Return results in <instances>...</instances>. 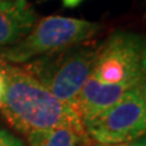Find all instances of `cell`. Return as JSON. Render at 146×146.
<instances>
[{
  "label": "cell",
  "instance_id": "obj_1",
  "mask_svg": "<svg viewBox=\"0 0 146 146\" xmlns=\"http://www.w3.org/2000/svg\"><path fill=\"white\" fill-rule=\"evenodd\" d=\"M5 90L0 102L9 123L25 134L56 127L85 130L78 112L55 98L25 67L4 61Z\"/></svg>",
  "mask_w": 146,
  "mask_h": 146
},
{
  "label": "cell",
  "instance_id": "obj_2",
  "mask_svg": "<svg viewBox=\"0 0 146 146\" xmlns=\"http://www.w3.org/2000/svg\"><path fill=\"white\" fill-rule=\"evenodd\" d=\"M101 26L96 22L63 16H48L35 22L21 40L0 50V60L26 63L34 57L70 50L89 40Z\"/></svg>",
  "mask_w": 146,
  "mask_h": 146
},
{
  "label": "cell",
  "instance_id": "obj_3",
  "mask_svg": "<svg viewBox=\"0 0 146 146\" xmlns=\"http://www.w3.org/2000/svg\"><path fill=\"white\" fill-rule=\"evenodd\" d=\"M65 51L55 57L48 55L25 68L55 98L76 110L78 95L93 73L98 49L84 48Z\"/></svg>",
  "mask_w": 146,
  "mask_h": 146
},
{
  "label": "cell",
  "instance_id": "obj_4",
  "mask_svg": "<svg viewBox=\"0 0 146 146\" xmlns=\"http://www.w3.org/2000/svg\"><path fill=\"white\" fill-rule=\"evenodd\" d=\"M88 136L99 145H124L146 133L143 85L130 89L117 104L83 122Z\"/></svg>",
  "mask_w": 146,
  "mask_h": 146
},
{
  "label": "cell",
  "instance_id": "obj_5",
  "mask_svg": "<svg viewBox=\"0 0 146 146\" xmlns=\"http://www.w3.org/2000/svg\"><path fill=\"white\" fill-rule=\"evenodd\" d=\"M144 40L128 32L112 34L98 48L91 77L101 83L127 85L129 88L144 84L145 73L141 67Z\"/></svg>",
  "mask_w": 146,
  "mask_h": 146
},
{
  "label": "cell",
  "instance_id": "obj_6",
  "mask_svg": "<svg viewBox=\"0 0 146 146\" xmlns=\"http://www.w3.org/2000/svg\"><path fill=\"white\" fill-rule=\"evenodd\" d=\"M130 89L127 85L101 83L90 76L78 95L76 110L82 121H88L117 104Z\"/></svg>",
  "mask_w": 146,
  "mask_h": 146
},
{
  "label": "cell",
  "instance_id": "obj_7",
  "mask_svg": "<svg viewBox=\"0 0 146 146\" xmlns=\"http://www.w3.org/2000/svg\"><path fill=\"white\" fill-rule=\"evenodd\" d=\"M35 22L36 15L26 0H0V50L21 40Z\"/></svg>",
  "mask_w": 146,
  "mask_h": 146
},
{
  "label": "cell",
  "instance_id": "obj_8",
  "mask_svg": "<svg viewBox=\"0 0 146 146\" xmlns=\"http://www.w3.org/2000/svg\"><path fill=\"white\" fill-rule=\"evenodd\" d=\"M26 135L29 146H83L91 141L85 130L72 127L33 130Z\"/></svg>",
  "mask_w": 146,
  "mask_h": 146
},
{
  "label": "cell",
  "instance_id": "obj_9",
  "mask_svg": "<svg viewBox=\"0 0 146 146\" xmlns=\"http://www.w3.org/2000/svg\"><path fill=\"white\" fill-rule=\"evenodd\" d=\"M0 146H25V144L10 131L0 129Z\"/></svg>",
  "mask_w": 146,
  "mask_h": 146
},
{
  "label": "cell",
  "instance_id": "obj_10",
  "mask_svg": "<svg viewBox=\"0 0 146 146\" xmlns=\"http://www.w3.org/2000/svg\"><path fill=\"white\" fill-rule=\"evenodd\" d=\"M5 90V74H4V61L0 60V102Z\"/></svg>",
  "mask_w": 146,
  "mask_h": 146
},
{
  "label": "cell",
  "instance_id": "obj_11",
  "mask_svg": "<svg viewBox=\"0 0 146 146\" xmlns=\"http://www.w3.org/2000/svg\"><path fill=\"white\" fill-rule=\"evenodd\" d=\"M122 146H146V138H141V139H138V140H134V141H131V143L124 144Z\"/></svg>",
  "mask_w": 146,
  "mask_h": 146
},
{
  "label": "cell",
  "instance_id": "obj_12",
  "mask_svg": "<svg viewBox=\"0 0 146 146\" xmlns=\"http://www.w3.org/2000/svg\"><path fill=\"white\" fill-rule=\"evenodd\" d=\"M82 0H62L63 5L66 7H76L77 5H79Z\"/></svg>",
  "mask_w": 146,
  "mask_h": 146
},
{
  "label": "cell",
  "instance_id": "obj_13",
  "mask_svg": "<svg viewBox=\"0 0 146 146\" xmlns=\"http://www.w3.org/2000/svg\"><path fill=\"white\" fill-rule=\"evenodd\" d=\"M141 67H143V71H144V73H146V48L144 49L143 57H141Z\"/></svg>",
  "mask_w": 146,
  "mask_h": 146
},
{
  "label": "cell",
  "instance_id": "obj_14",
  "mask_svg": "<svg viewBox=\"0 0 146 146\" xmlns=\"http://www.w3.org/2000/svg\"><path fill=\"white\" fill-rule=\"evenodd\" d=\"M143 93H144V100H145V106H146V83L143 84Z\"/></svg>",
  "mask_w": 146,
  "mask_h": 146
},
{
  "label": "cell",
  "instance_id": "obj_15",
  "mask_svg": "<svg viewBox=\"0 0 146 146\" xmlns=\"http://www.w3.org/2000/svg\"><path fill=\"white\" fill-rule=\"evenodd\" d=\"M83 146H93V143H91V141H89V143H85Z\"/></svg>",
  "mask_w": 146,
  "mask_h": 146
},
{
  "label": "cell",
  "instance_id": "obj_16",
  "mask_svg": "<svg viewBox=\"0 0 146 146\" xmlns=\"http://www.w3.org/2000/svg\"><path fill=\"white\" fill-rule=\"evenodd\" d=\"M98 146H106V145H99L98 144ZM113 146H122V145H113Z\"/></svg>",
  "mask_w": 146,
  "mask_h": 146
}]
</instances>
